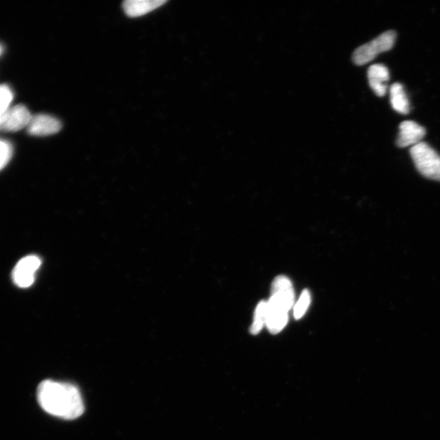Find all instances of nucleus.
Returning a JSON list of instances; mask_svg holds the SVG:
<instances>
[{"label": "nucleus", "instance_id": "10", "mask_svg": "<svg viewBox=\"0 0 440 440\" xmlns=\"http://www.w3.org/2000/svg\"><path fill=\"white\" fill-rule=\"evenodd\" d=\"M165 0H127L124 3V9L127 16L139 17L163 6Z\"/></svg>", "mask_w": 440, "mask_h": 440}, {"label": "nucleus", "instance_id": "11", "mask_svg": "<svg viewBox=\"0 0 440 440\" xmlns=\"http://www.w3.org/2000/svg\"><path fill=\"white\" fill-rule=\"evenodd\" d=\"M390 103L393 109L400 114L408 115L410 111V105L404 86L401 83H394L390 87Z\"/></svg>", "mask_w": 440, "mask_h": 440}, {"label": "nucleus", "instance_id": "9", "mask_svg": "<svg viewBox=\"0 0 440 440\" xmlns=\"http://www.w3.org/2000/svg\"><path fill=\"white\" fill-rule=\"evenodd\" d=\"M368 78L370 87L378 96L386 95L388 86L386 82L390 80L388 68L381 64L371 66L368 71Z\"/></svg>", "mask_w": 440, "mask_h": 440}, {"label": "nucleus", "instance_id": "6", "mask_svg": "<svg viewBox=\"0 0 440 440\" xmlns=\"http://www.w3.org/2000/svg\"><path fill=\"white\" fill-rule=\"evenodd\" d=\"M61 129V122L57 117L48 115L32 117L28 126L29 133L32 135L45 136L57 134Z\"/></svg>", "mask_w": 440, "mask_h": 440}, {"label": "nucleus", "instance_id": "15", "mask_svg": "<svg viewBox=\"0 0 440 440\" xmlns=\"http://www.w3.org/2000/svg\"><path fill=\"white\" fill-rule=\"evenodd\" d=\"M13 146L8 141L0 139V170L11 160L13 156Z\"/></svg>", "mask_w": 440, "mask_h": 440}, {"label": "nucleus", "instance_id": "8", "mask_svg": "<svg viewBox=\"0 0 440 440\" xmlns=\"http://www.w3.org/2000/svg\"><path fill=\"white\" fill-rule=\"evenodd\" d=\"M32 117L27 108L23 105L10 108L1 126H0V130L7 131L22 130L24 127H28Z\"/></svg>", "mask_w": 440, "mask_h": 440}, {"label": "nucleus", "instance_id": "3", "mask_svg": "<svg viewBox=\"0 0 440 440\" xmlns=\"http://www.w3.org/2000/svg\"><path fill=\"white\" fill-rule=\"evenodd\" d=\"M416 168L425 178L440 181V155L427 143L420 142L410 149Z\"/></svg>", "mask_w": 440, "mask_h": 440}, {"label": "nucleus", "instance_id": "4", "mask_svg": "<svg viewBox=\"0 0 440 440\" xmlns=\"http://www.w3.org/2000/svg\"><path fill=\"white\" fill-rule=\"evenodd\" d=\"M395 39V31H386L371 42L357 48L352 56V60L357 66L365 65L373 61L379 54L390 50L394 46Z\"/></svg>", "mask_w": 440, "mask_h": 440}, {"label": "nucleus", "instance_id": "12", "mask_svg": "<svg viewBox=\"0 0 440 440\" xmlns=\"http://www.w3.org/2000/svg\"><path fill=\"white\" fill-rule=\"evenodd\" d=\"M13 99L11 88L7 85H0V126L10 110V104Z\"/></svg>", "mask_w": 440, "mask_h": 440}, {"label": "nucleus", "instance_id": "5", "mask_svg": "<svg viewBox=\"0 0 440 440\" xmlns=\"http://www.w3.org/2000/svg\"><path fill=\"white\" fill-rule=\"evenodd\" d=\"M41 266V259L36 256H29L21 259L15 266L12 278L20 288L31 287L36 279V273Z\"/></svg>", "mask_w": 440, "mask_h": 440}, {"label": "nucleus", "instance_id": "1", "mask_svg": "<svg viewBox=\"0 0 440 440\" xmlns=\"http://www.w3.org/2000/svg\"><path fill=\"white\" fill-rule=\"evenodd\" d=\"M37 399L45 412L62 419H76L85 412L80 390L70 383L43 381L38 386Z\"/></svg>", "mask_w": 440, "mask_h": 440}, {"label": "nucleus", "instance_id": "2", "mask_svg": "<svg viewBox=\"0 0 440 440\" xmlns=\"http://www.w3.org/2000/svg\"><path fill=\"white\" fill-rule=\"evenodd\" d=\"M295 302V292L290 279L279 276L272 285V296L267 302L266 325L272 334H277L286 326L288 312Z\"/></svg>", "mask_w": 440, "mask_h": 440}, {"label": "nucleus", "instance_id": "7", "mask_svg": "<svg viewBox=\"0 0 440 440\" xmlns=\"http://www.w3.org/2000/svg\"><path fill=\"white\" fill-rule=\"evenodd\" d=\"M423 126L413 121H404L399 125L398 138L396 145L400 148H405L410 145L415 146L420 143L425 135Z\"/></svg>", "mask_w": 440, "mask_h": 440}, {"label": "nucleus", "instance_id": "16", "mask_svg": "<svg viewBox=\"0 0 440 440\" xmlns=\"http://www.w3.org/2000/svg\"><path fill=\"white\" fill-rule=\"evenodd\" d=\"M3 52V47H1V45H0V55H1Z\"/></svg>", "mask_w": 440, "mask_h": 440}, {"label": "nucleus", "instance_id": "13", "mask_svg": "<svg viewBox=\"0 0 440 440\" xmlns=\"http://www.w3.org/2000/svg\"><path fill=\"white\" fill-rule=\"evenodd\" d=\"M267 319V302L262 301L258 303L256 312H254V322L251 328L252 334H258L261 330L264 324L266 325Z\"/></svg>", "mask_w": 440, "mask_h": 440}, {"label": "nucleus", "instance_id": "14", "mask_svg": "<svg viewBox=\"0 0 440 440\" xmlns=\"http://www.w3.org/2000/svg\"><path fill=\"white\" fill-rule=\"evenodd\" d=\"M310 303V292L307 290L303 291L295 307H293V315H295V319H300L301 317L305 316Z\"/></svg>", "mask_w": 440, "mask_h": 440}]
</instances>
